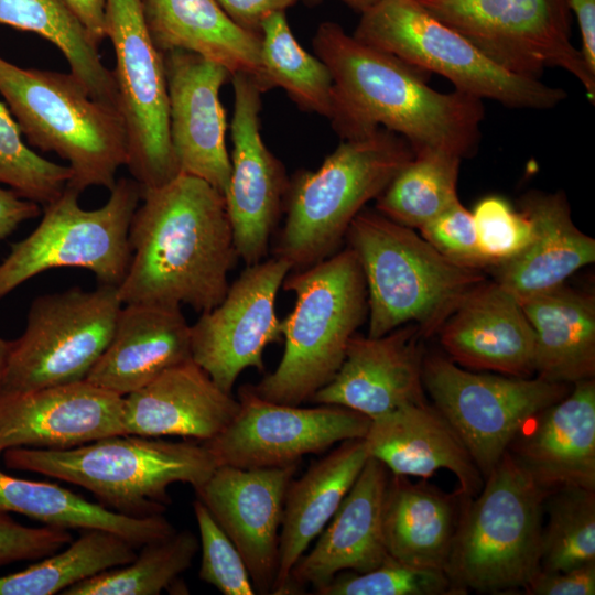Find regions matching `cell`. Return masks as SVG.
I'll return each instance as SVG.
<instances>
[{
	"mask_svg": "<svg viewBox=\"0 0 595 595\" xmlns=\"http://www.w3.org/2000/svg\"><path fill=\"white\" fill-rule=\"evenodd\" d=\"M312 43L332 76L328 119L342 139L382 128L404 138L413 153L441 150L463 159L476 152L485 116L482 99L431 88L428 73L358 41L334 22L321 23Z\"/></svg>",
	"mask_w": 595,
	"mask_h": 595,
	"instance_id": "obj_1",
	"label": "cell"
},
{
	"mask_svg": "<svg viewBox=\"0 0 595 595\" xmlns=\"http://www.w3.org/2000/svg\"><path fill=\"white\" fill-rule=\"evenodd\" d=\"M140 201L129 229L131 261L117 286L121 303L187 304L199 313L218 305L239 258L224 195L178 173L141 188Z\"/></svg>",
	"mask_w": 595,
	"mask_h": 595,
	"instance_id": "obj_2",
	"label": "cell"
},
{
	"mask_svg": "<svg viewBox=\"0 0 595 595\" xmlns=\"http://www.w3.org/2000/svg\"><path fill=\"white\" fill-rule=\"evenodd\" d=\"M4 465L80 486L102 506L131 517L163 515L167 488L185 483L194 489L218 466L203 444L118 434L61 448L15 447L2 453Z\"/></svg>",
	"mask_w": 595,
	"mask_h": 595,
	"instance_id": "obj_3",
	"label": "cell"
},
{
	"mask_svg": "<svg viewBox=\"0 0 595 595\" xmlns=\"http://www.w3.org/2000/svg\"><path fill=\"white\" fill-rule=\"evenodd\" d=\"M345 238L366 283L369 337L407 324L430 336L485 281L483 270L450 261L412 228L378 210L361 209Z\"/></svg>",
	"mask_w": 595,
	"mask_h": 595,
	"instance_id": "obj_4",
	"label": "cell"
},
{
	"mask_svg": "<svg viewBox=\"0 0 595 595\" xmlns=\"http://www.w3.org/2000/svg\"><path fill=\"white\" fill-rule=\"evenodd\" d=\"M282 285L295 294L293 310L280 320L283 355L272 372L250 387L266 400L300 405L342 366L351 337L368 314L367 290L349 247L291 271Z\"/></svg>",
	"mask_w": 595,
	"mask_h": 595,
	"instance_id": "obj_5",
	"label": "cell"
},
{
	"mask_svg": "<svg viewBox=\"0 0 595 595\" xmlns=\"http://www.w3.org/2000/svg\"><path fill=\"white\" fill-rule=\"evenodd\" d=\"M413 155L404 138L380 128L363 138L343 139L317 170L295 173L289 180L285 219L273 257L298 271L334 255L355 216Z\"/></svg>",
	"mask_w": 595,
	"mask_h": 595,
	"instance_id": "obj_6",
	"label": "cell"
},
{
	"mask_svg": "<svg viewBox=\"0 0 595 595\" xmlns=\"http://www.w3.org/2000/svg\"><path fill=\"white\" fill-rule=\"evenodd\" d=\"M0 94L26 141L68 162L67 186L109 191L126 165L128 144L119 111L94 99L71 73L20 67L0 56Z\"/></svg>",
	"mask_w": 595,
	"mask_h": 595,
	"instance_id": "obj_7",
	"label": "cell"
},
{
	"mask_svg": "<svg viewBox=\"0 0 595 595\" xmlns=\"http://www.w3.org/2000/svg\"><path fill=\"white\" fill-rule=\"evenodd\" d=\"M541 486L507 451L466 500L445 573L467 593L523 589L541 570Z\"/></svg>",
	"mask_w": 595,
	"mask_h": 595,
	"instance_id": "obj_8",
	"label": "cell"
},
{
	"mask_svg": "<svg viewBox=\"0 0 595 595\" xmlns=\"http://www.w3.org/2000/svg\"><path fill=\"white\" fill-rule=\"evenodd\" d=\"M358 41L425 73L447 78L456 90L518 109L548 110L566 98L562 88L513 74L488 58L418 0H382L361 13Z\"/></svg>",
	"mask_w": 595,
	"mask_h": 595,
	"instance_id": "obj_9",
	"label": "cell"
},
{
	"mask_svg": "<svg viewBox=\"0 0 595 595\" xmlns=\"http://www.w3.org/2000/svg\"><path fill=\"white\" fill-rule=\"evenodd\" d=\"M79 193L66 186L50 204L36 228L12 244L0 262V300L31 278L55 268L93 272L99 284L118 286L132 257L129 229L141 199V186L121 177L107 202L95 209L79 205Z\"/></svg>",
	"mask_w": 595,
	"mask_h": 595,
	"instance_id": "obj_10",
	"label": "cell"
},
{
	"mask_svg": "<svg viewBox=\"0 0 595 595\" xmlns=\"http://www.w3.org/2000/svg\"><path fill=\"white\" fill-rule=\"evenodd\" d=\"M122 306L117 286H74L35 298L11 340L0 393L85 380L109 344Z\"/></svg>",
	"mask_w": 595,
	"mask_h": 595,
	"instance_id": "obj_11",
	"label": "cell"
},
{
	"mask_svg": "<svg viewBox=\"0 0 595 595\" xmlns=\"http://www.w3.org/2000/svg\"><path fill=\"white\" fill-rule=\"evenodd\" d=\"M505 69L539 79L561 68L595 101V73L571 41L569 0H418Z\"/></svg>",
	"mask_w": 595,
	"mask_h": 595,
	"instance_id": "obj_12",
	"label": "cell"
},
{
	"mask_svg": "<svg viewBox=\"0 0 595 595\" xmlns=\"http://www.w3.org/2000/svg\"><path fill=\"white\" fill-rule=\"evenodd\" d=\"M422 379L484 478L527 422L571 390L538 376L474 372L440 355L424 358Z\"/></svg>",
	"mask_w": 595,
	"mask_h": 595,
	"instance_id": "obj_13",
	"label": "cell"
},
{
	"mask_svg": "<svg viewBox=\"0 0 595 595\" xmlns=\"http://www.w3.org/2000/svg\"><path fill=\"white\" fill-rule=\"evenodd\" d=\"M106 36L116 58L112 75L127 133L126 166L141 188L163 185L180 171L170 139L163 54L151 37L141 0H106Z\"/></svg>",
	"mask_w": 595,
	"mask_h": 595,
	"instance_id": "obj_14",
	"label": "cell"
},
{
	"mask_svg": "<svg viewBox=\"0 0 595 595\" xmlns=\"http://www.w3.org/2000/svg\"><path fill=\"white\" fill-rule=\"evenodd\" d=\"M239 410L213 440L203 444L217 465L272 468L299 464L304 455L325 452L336 443L364 439L370 419L332 404L302 408L259 397L244 385Z\"/></svg>",
	"mask_w": 595,
	"mask_h": 595,
	"instance_id": "obj_15",
	"label": "cell"
},
{
	"mask_svg": "<svg viewBox=\"0 0 595 595\" xmlns=\"http://www.w3.org/2000/svg\"><path fill=\"white\" fill-rule=\"evenodd\" d=\"M291 270L277 257L247 266L221 302L191 325L192 360L225 392L245 369L263 371L266 347L283 340L275 299Z\"/></svg>",
	"mask_w": 595,
	"mask_h": 595,
	"instance_id": "obj_16",
	"label": "cell"
},
{
	"mask_svg": "<svg viewBox=\"0 0 595 595\" xmlns=\"http://www.w3.org/2000/svg\"><path fill=\"white\" fill-rule=\"evenodd\" d=\"M231 171L224 193L237 255L247 266L262 261L289 186L284 167L260 133L261 95L257 79L245 73L231 76Z\"/></svg>",
	"mask_w": 595,
	"mask_h": 595,
	"instance_id": "obj_17",
	"label": "cell"
},
{
	"mask_svg": "<svg viewBox=\"0 0 595 595\" xmlns=\"http://www.w3.org/2000/svg\"><path fill=\"white\" fill-rule=\"evenodd\" d=\"M299 464L272 468L218 465L196 498L242 556L256 593L272 592L285 493Z\"/></svg>",
	"mask_w": 595,
	"mask_h": 595,
	"instance_id": "obj_18",
	"label": "cell"
},
{
	"mask_svg": "<svg viewBox=\"0 0 595 595\" xmlns=\"http://www.w3.org/2000/svg\"><path fill=\"white\" fill-rule=\"evenodd\" d=\"M162 54L170 139L178 171L206 181L224 195L231 164L219 93L231 74L194 53L175 50Z\"/></svg>",
	"mask_w": 595,
	"mask_h": 595,
	"instance_id": "obj_19",
	"label": "cell"
},
{
	"mask_svg": "<svg viewBox=\"0 0 595 595\" xmlns=\"http://www.w3.org/2000/svg\"><path fill=\"white\" fill-rule=\"evenodd\" d=\"M122 401L86 380L0 393V455L15 447L61 450L125 434Z\"/></svg>",
	"mask_w": 595,
	"mask_h": 595,
	"instance_id": "obj_20",
	"label": "cell"
},
{
	"mask_svg": "<svg viewBox=\"0 0 595 595\" xmlns=\"http://www.w3.org/2000/svg\"><path fill=\"white\" fill-rule=\"evenodd\" d=\"M421 336L414 324L380 337L355 334L336 375L310 401L344 407L370 420L426 403Z\"/></svg>",
	"mask_w": 595,
	"mask_h": 595,
	"instance_id": "obj_21",
	"label": "cell"
},
{
	"mask_svg": "<svg viewBox=\"0 0 595 595\" xmlns=\"http://www.w3.org/2000/svg\"><path fill=\"white\" fill-rule=\"evenodd\" d=\"M390 473L368 457L338 509L291 571L288 594L313 589L335 575L376 569L388 558L383 536V506Z\"/></svg>",
	"mask_w": 595,
	"mask_h": 595,
	"instance_id": "obj_22",
	"label": "cell"
},
{
	"mask_svg": "<svg viewBox=\"0 0 595 595\" xmlns=\"http://www.w3.org/2000/svg\"><path fill=\"white\" fill-rule=\"evenodd\" d=\"M454 363L513 377L534 374V334L521 303L496 281L473 289L439 329Z\"/></svg>",
	"mask_w": 595,
	"mask_h": 595,
	"instance_id": "obj_23",
	"label": "cell"
},
{
	"mask_svg": "<svg viewBox=\"0 0 595 595\" xmlns=\"http://www.w3.org/2000/svg\"><path fill=\"white\" fill-rule=\"evenodd\" d=\"M519 431L508 452L543 487L595 490V379L575 382Z\"/></svg>",
	"mask_w": 595,
	"mask_h": 595,
	"instance_id": "obj_24",
	"label": "cell"
},
{
	"mask_svg": "<svg viewBox=\"0 0 595 595\" xmlns=\"http://www.w3.org/2000/svg\"><path fill=\"white\" fill-rule=\"evenodd\" d=\"M239 405L191 359L123 397L122 429L125 434L204 443L234 420Z\"/></svg>",
	"mask_w": 595,
	"mask_h": 595,
	"instance_id": "obj_25",
	"label": "cell"
},
{
	"mask_svg": "<svg viewBox=\"0 0 595 595\" xmlns=\"http://www.w3.org/2000/svg\"><path fill=\"white\" fill-rule=\"evenodd\" d=\"M191 359V325L181 307L122 304L111 339L85 380L125 397Z\"/></svg>",
	"mask_w": 595,
	"mask_h": 595,
	"instance_id": "obj_26",
	"label": "cell"
},
{
	"mask_svg": "<svg viewBox=\"0 0 595 595\" xmlns=\"http://www.w3.org/2000/svg\"><path fill=\"white\" fill-rule=\"evenodd\" d=\"M364 441L369 457L382 463L392 475L428 478L446 469L458 482L456 493L466 498L476 496L484 484L459 436L428 402L371 420Z\"/></svg>",
	"mask_w": 595,
	"mask_h": 595,
	"instance_id": "obj_27",
	"label": "cell"
},
{
	"mask_svg": "<svg viewBox=\"0 0 595 595\" xmlns=\"http://www.w3.org/2000/svg\"><path fill=\"white\" fill-rule=\"evenodd\" d=\"M519 209L531 218L533 237L518 256L495 268V281L522 303L593 263L595 240L575 226L562 192L527 193Z\"/></svg>",
	"mask_w": 595,
	"mask_h": 595,
	"instance_id": "obj_28",
	"label": "cell"
},
{
	"mask_svg": "<svg viewBox=\"0 0 595 595\" xmlns=\"http://www.w3.org/2000/svg\"><path fill=\"white\" fill-rule=\"evenodd\" d=\"M368 457L364 439L347 440L290 482L271 594L288 595L292 569L332 519Z\"/></svg>",
	"mask_w": 595,
	"mask_h": 595,
	"instance_id": "obj_29",
	"label": "cell"
},
{
	"mask_svg": "<svg viewBox=\"0 0 595 595\" xmlns=\"http://www.w3.org/2000/svg\"><path fill=\"white\" fill-rule=\"evenodd\" d=\"M466 498L407 476L390 474L383 506V536L394 561L445 572Z\"/></svg>",
	"mask_w": 595,
	"mask_h": 595,
	"instance_id": "obj_30",
	"label": "cell"
},
{
	"mask_svg": "<svg viewBox=\"0 0 595 595\" xmlns=\"http://www.w3.org/2000/svg\"><path fill=\"white\" fill-rule=\"evenodd\" d=\"M151 37L162 53L185 51L224 66L231 76L245 73L262 90L260 33L242 29L216 0H141Z\"/></svg>",
	"mask_w": 595,
	"mask_h": 595,
	"instance_id": "obj_31",
	"label": "cell"
},
{
	"mask_svg": "<svg viewBox=\"0 0 595 595\" xmlns=\"http://www.w3.org/2000/svg\"><path fill=\"white\" fill-rule=\"evenodd\" d=\"M521 305L534 334V374L571 386L594 378V295L563 284Z\"/></svg>",
	"mask_w": 595,
	"mask_h": 595,
	"instance_id": "obj_32",
	"label": "cell"
},
{
	"mask_svg": "<svg viewBox=\"0 0 595 595\" xmlns=\"http://www.w3.org/2000/svg\"><path fill=\"white\" fill-rule=\"evenodd\" d=\"M0 511L20 513L44 526L65 530L110 531L137 548L175 532L163 515L126 516L57 484L15 477L1 468Z\"/></svg>",
	"mask_w": 595,
	"mask_h": 595,
	"instance_id": "obj_33",
	"label": "cell"
},
{
	"mask_svg": "<svg viewBox=\"0 0 595 595\" xmlns=\"http://www.w3.org/2000/svg\"><path fill=\"white\" fill-rule=\"evenodd\" d=\"M0 24L50 41L62 52L69 73L89 95L118 110L112 71L102 63L99 44L62 0H0Z\"/></svg>",
	"mask_w": 595,
	"mask_h": 595,
	"instance_id": "obj_34",
	"label": "cell"
},
{
	"mask_svg": "<svg viewBox=\"0 0 595 595\" xmlns=\"http://www.w3.org/2000/svg\"><path fill=\"white\" fill-rule=\"evenodd\" d=\"M137 547L106 530H84L55 553L0 576V595H53L109 569L131 562Z\"/></svg>",
	"mask_w": 595,
	"mask_h": 595,
	"instance_id": "obj_35",
	"label": "cell"
},
{
	"mask_svg": "<svg viewBox=\"0 0 595 595\" xmlns=\"http://www.w3.org/2000/svg\"><path fill=\"white\" fill-rule=\"evenodd\" d=\"M259 33L266 91L280 87L301 109L328 119L333 102L331 73L317 56L300 45L288 23L285 11L268 15Z\"/></svg>",
	"mask_w": 595,
	"mask_h": 595,
	"instance_id": "obj_36",
	"label": "cell"
},
{
	"mask_svg": "<svg viewBox=\"0 0 595 595\" xmlns=\"http://www.w3.org/2000/svg\"><path fill=\"white\" fill-rule=\"evenodd\" d=\"M461 161L441 150L414 153L376 198L377 210L400 225L419 229L459 201Z\"/></svg>",
	"mask_w": 595,
	"mask_h": 595,
	"instance_id": "obj_37",
	"label": "cell"
},
{
	"mask_svg": "<svg viewBox=\"0 0 595 595\" xmlns=\"http://www.w3.org/2000/svg\"><path fill=\"white\" fill-rule=\"evenodd\" d=\"M199 540L183 530L148 542L126 565L109 569L66 588L63 595H158L186 591L180 576L191 565Z\"/></svg>",
	"mask_w": 595,
	"mask_h": 595,
	"instance_id": "obj_38",
	"label": "cell"
},
{
	"mask_svg": "<svg viewBox=\"0 0 595 595\" xmlns=\"http://www.w3.org/2000/svg\"><path fill=\"white\" fill-rule=\"evenodd\" d=\"M543 511L541 571H567L595 562V490L576 486L550 489Z\"/></svg>",
	"mask_w": 595,
	"mask_h": 595,
	"instance_id": "obj_39",
	"label": "cell"
},
{
	"mask_svg": "<svg viewBox=\"0 0 595 595\" xmlns=\"http://www.w3.org/2000/svg\"><path fill=\"white\" fill-rule=\"evenodd\" d=\"M71 178L67 165L41 156L23 141L17 120L0 101V183L45 206L63 193Z\"/></svg>",
	"mask_w": 595,
	"mask_h": 595,
	"instance_id": "obj_40",
	"label": "cell"
},
{
	"mask_svg": "<svg viewBox=\"0 0 595 595\" xmlns=\"http://www.w3.org/2000/svg\"><path fill=\"white\" fill-rule=\"evenodd\" d=\"M317 595H463L442 570L414 567L390 556L364 573H339L314 589Z\"/></svg>",
	"mask_w": 595,
	"mask_h": 595,
	"instance_id": "obj_41",
	"label": "cell"
},
{
	"mask_svg": "<svg viewBox=\"0 0 595 595\" xmlns=\"http://www.w3.org/2000/svg\"><path fill=\"white\" fill-rule=\"evenodd\" d=\"M473 219L479 251L488 268L518 256L533 237L531 218L499 196H487L474 207Z\"/></svg>",
	"mask_w": 595,
	"mask_h": 595,
	"instance_id": "obj_42",
	"label": "cell"
},
{
	"mask_svg": "<svg viewBox=\"0 0 595 595\" xmlns=\"http://www.w3.org/2000/svg\"><path fill=\"white\" fill-rule=\"evenodd\" d=\"M193 511L202 550L198 577L224 595L256 594L242 556L228 536L197 498Z\"/></svg>",
	"mask_w": 595,
	"mask_h": 595,
	"instance_id": "obj_43",
	"label": "cell"
},
{
	"mask_svg": "<svg viewBox=\"0 0 595 595\" xmlns=\"http://www.w3.org/2000/svg\"><path fill=\"white\" fill-rule=\"evenodd\" d=\"M419 230L421 236L450 261L477 270L488 268L478 248L472 212L459 201Z\"/></svg>",
	"mask_w": 595,
	"mask_h": 595,
	"instance_id": "obj_44",
	"label": "cell"
},
{
	"mask_svg": "<svg viewBox=\"0 0 595 595\" xmlns=\"http://www.w3.org/2000/svg\"><path fill=\"white\" fill-rule=\"evenodd\" d=\"M72 540L69 530L48 526L26 527L0 511V566L43 559L63 549Z\"/></svg>",
	"mask_w": 595,
	"mask_h": 595,
	"instance_id": "obj_45",
	"label": "cell"
},
{
	"mask_svg": "<svg viewBox=\"0 0 595 595\" xmlns=\"http://www.w3.org/2000/svg\"><path fill=\"white\" fill-rule=\"evenodd\" d=\"M529 595H594L595 562L567 571H539L522 589Z\"/></svg>",
	"mask_w": 595,
	"mask_h": 595,
	"instance_id": "obj_46",
	"label": "cell"
},
{
	"mask_svg": "<svg viewBox=\"0 0 595 595\" xmlns=\"http://www.w3.org/2000/svg\"><path fill=\"white\" fill-rule=\"evenodd\" d=\"M299 0H216L224 12L245 30L259 33L271 13L285 11Z\"/></svg>",
	"mask_w": 595,
	"mask_h": 595,
	"instance_id": "obj_47",
	"label": "cell"
},
{
	"mask_svg": "<svg viewBox=\"0 0 595 595\" xmlns=\"http://www.w3.org/2000/svg\"><path fill=\"white\" fill-rule=\"evenodd\" d=\"M40 205L0 186V241L20 224L40 215Z\"/></svg>",
	"mask_w": 595,
	"mask_h": 595,
	"instance_id": "obj_48",
	"label": "cell"
},
{
	"mask_svg": "<svg viewBox=\"0 0 595 595\" xmlns=\"http://www.w3.org/2000/svg\"><path fill=\"white\" fill-rule=\"evenodd\" d=\"M97 44L106 36V0H62Z\"/></svg>",
	"mask_w": 595,
	"mask_h": 595,
	"instance_id": "obj_49",
	"label": "cell"
},
{
	"mask_svg": "<svg viewBox=\"0 0 595 595\" xmlns=\"http://www.w3.org/2000/svg\"><path fill=\"white\" fill-rule=\"evenodd\" d=\"M569 7L578 24L581 52L589 69L595 73V0H569Z\"/></svg>",
	"mask_w": 595,
	"mask_h": 595,
	"instance_id": "obj_50",
	"label": "cell"
},
{
	"mask_svg": "<svg viewBox=\"0 0 595 595\" xmlns=\"http://www.w3.org/2000/svg\"><path fill=\"white\" fill-rule=\"evenodd\" d=\"M342 1L345 2L347 6H349L350 8L363 13L364 11L368 10L369 8L374 7L375 4H377L378 2L382 0H342Z\"/></svg>",
	"mask_w": 595,
	"mask_h": 595,
	"instance_id": "obj_51",
	"label": "cell"
},
{
	"mask_svg": "<svg viewBox=\"0 0 595 595\" xmlns=\"http://www.w3.org/2000/svg\"><path fill=\"white\" fill-rule=\"evenodd\" d=\"M11 347V340H6L0 337V381L6 368L8 355Z\"/></svg>",
	"mask_w": 595,
	"mask_h": 595,
	"instance_id": "obj_52",
	"label": "cell"
}]
</instances>
